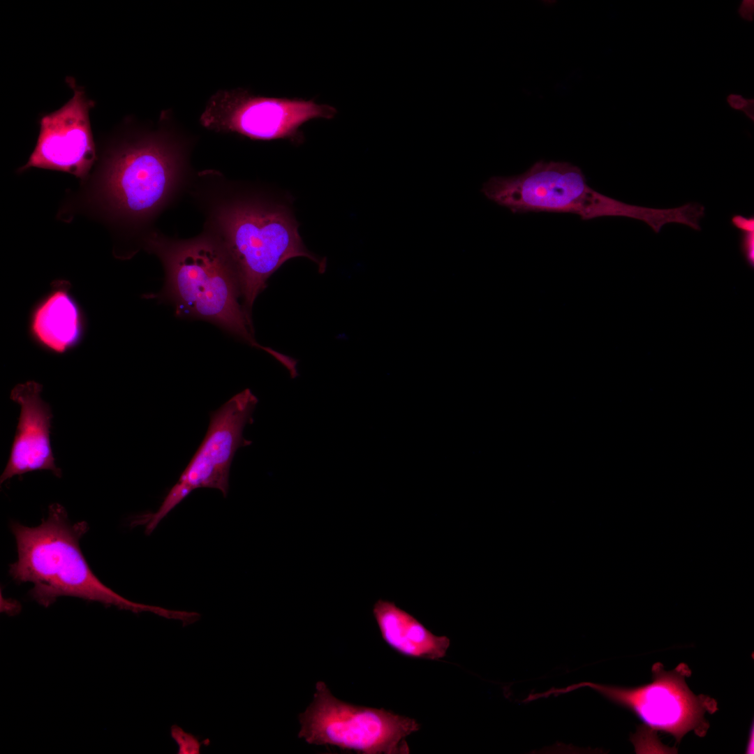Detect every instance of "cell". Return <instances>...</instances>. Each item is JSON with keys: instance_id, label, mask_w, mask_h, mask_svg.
<instances>
[{"instance_id": "cell-1", "label": "cell", "mask_w": 754, "mask_h": 754, "mask_svg": "<svg viewBox=\"0 0 754 754\" xmlns=\"http://www.w3.org/2000/svg\"><path fill=\"white\" fill-rule=\"evenodd\" d=\"M17 560L9 574L18 583L31 582L29 595L47 607L61 596H73L134 613L149 612L170 619H178L180 612L131 601L103 584L90 569L80 548V540L87 532L84 521L71 524L65 508L59 503L49 506L41 524L29 527L12 522Z\"/></svg>"}, {"instance_id": "cell-2", "label": "cell", "mask_w": 754, "mask_h": 754, "mask_svg": "<svg viewBox=\"0 0 754 754\" xmlns=\"http://www.w3.org/2000/svg\"><path fill=\"white\" fill-rule=\"evenodd\" d=\"M145 249L161 260L165 279L160 293L149 294L171 303L178 316L210 322L252 346L251 320L239 302L241 296L234 267L217 239L206 237L170 241L151 236Z\"/></svg>"}, {"instance_id": "cell-3", "label": "cell", "mask_w": 754, "mask_h": 754, "mask_svg": "<svg viewBox=\"0 0 754 754\" xmlns=\"http://www.w3.org/2000/svg\"><path fill=\"white\" fill-rule=\"evenodd\" d=\"M218 225V240L234 267L250 320L253 304L267 279L288 260L305 257L320 271L325 268V262L304 246L296 221L283 206L237 202L220 212Z\"/></svg>"}, {"instance_id": "cell-4", "label": "cell", "mask_w": 754, "mask_h": 754, "mask_svg": "<svg viewBox=\"0 0 754 754\" xmlns=\"http://www.w3.org/2000/svg\"><path fill=\"white\" fill-rule=\"evenodd\" d=\"M179 159L177 146L159 133L125 141L97 170L90 200L109 220L147 217L169 194Z\"/></svg>"}, {"instance_id": "cell-5", "label": "cell", "mask_w": 754, "mask_h": 754, "mask_svg": "<svg viewBox=\"0 0 754 754\" xmlns=\"http://www.w3.org/2000/svg\"><path fill=\"white\" fill-rule=\"evenodd\" d=\"M298 719V737L307 744L364 754L409 753L406 738L420 730L413 718L339 700L323 681L316 683L313 700Z\"/></svg>"}, {"instance_id": "cell-6", "label": "cell", "mask_w": 754, "mask_h": 754, "mask_svg": "<svg viewBox=\"0 0 754 754\" xmlns=\"http://www.w3.org/2000/svg\"><path fill=\"white\" fill-rule=\"evenodd\" d=\"M481 191L513 213H571L583 220L612 216L614 202L589 186L579 167L552 161H537L518 175L491 177Z\"/></svg>"}, {"instance_id": "cell-7", "label": "cell", "mask_w": 754, "mask_h": 754, "mask_svg": "<svg viewBox=\"0 0 754 754\" xmlns=\"http://www.w3.org/2000/svg\"><path fill=\"white\" fill-rule=\"evenodd\" d=\"M258 402L249 389L237 393L210 414L207 433L177 483L158 510L143 515L146 529L152 532L160 522L192 491L214 488L228 494L229 472L236 451L251 444L243 436Z\"/></svg>"}, {"instance_id": "cell-8", "label": "cell", "mask_w": 754, "mask_h": 754, "mask_svg": "<svg viewBox=\"0 0 754 754\" xmlns=\"http://www.w3.org/2000/svg\"><path fill=\"white\" fill-rule=\"evenodd\" d=\"M337 110L313 100L267 97L246 89L221 90L207 103L200 121L216 132L235 133L252 140L286 139L301 143L300 127L314 119H331Z\"/></svg>"}, {"instance_id": "cell-9", "label": "cell", "mask_w": 754, "mask_h": 754, "mask_svg": "<svg viewBox=\"0 0 754 754\" xmlns=\"http://www.w3.org/2000/svg\"><path fill=\"white\" fill-rule=\"evenodd\" d=\"M582 687L598 692L609 700L633 712L651 729L672 735L679 742L691 730L706 727L707 702L688 688L684 673L665 671L656 664L652 682L635 688L581 682L540 693L541 697L569 693Z\"/></svg>"}, {"instance_id": "cell-10", "label": "cell", "mask_w": 754, "mask_h": 754, "mask_svg": "<svg viewBox=\"0 0 754 754\" xmlns=\"http://www.w3.org/2000/svg\"><path fill=\"white\" fill-rule=\"evenodd\" d=\"M67 82L73 91L72 98L41 118L36 147L20 172L38 168L85 179L91 171L96 158L89 120L94 103L73 80Z\"/></svg>"}, {"instance_id": "cell-11", "label": "cell", "mask_w": 754, "mask_h": 754, "mask_svg": "<svg viewBox=\"0 0 754 754\" xmlns=\"http://www.w3.org/2000/svg\"><path fill=\"white\" fill-rule=\"evenodd\" d=\"M43 386L34 380L15 385L10 398L20 406L16 432L1 483L34 471H50L60 478L50 444L52 413L41 397Z\"/></svg>"}, {"instance_id": "cell-12", "label": "cell", "mask_w": 754, "mask_h": 754, "mask_svg": "<svg viewBox=\"0 0 754 754\" xmlns=\"http://www.w3.org/2000/svg\"><path fill=\"white\" fill-rule=\"evenodd\" d=\"M88 330V320L66 280L53 281L31 306L27 332L32 343L47 353L64 355L79 347Z\"/></svg>"}, {"instance_id": "cell-13", "label": "cell", "mask_w": 754, "mask_h": 754, "mask_svg": "<svg viewBox=\"0 0 754 754\" xmlns=\"http://www.w3.org/2000/svg\"><path fill=\"white\" fill-rule=\"evenodd\" d=\"M373 614L383 640L399 653L429 660L445 656L450 644L449 638L434 635L394 602L377 600Z\"/></svg>"}, {"instance_id": "cell-14", "label": "cell", "mask_w": 754, "mask_h": 754, "mask_svg": "<svg viewBox=\"0 0 754 754\" xmlns=\"http://www.w3.org/2000/svg\"><path fill=\"white\" fill-rule=\"evenodd\" d=\"M170 734L179 746L178 753L198 754L200 753L201 744L203 742H200L193 734L186 732L177 725L171 727Z\"/></svg>"}, {"instance_id": "cell-15", "label": "cell", "mask_w": 754, "mask_h": 754, "mask_svg": "<svg viewBox=\"0 0 754 754\" xmlns=\"http://www.w3.org/2000/svg\"><path fill=\"white\" fill-rule=\"evenodd\" d=\"M754 231L742 232V249L750 264L753 265Z\"/></svg>"}, {"instance_id": "cell-16", "label": "cell", "mask_w": 754, "mask_h": 754, "mask_svg": "<svg viewBox=\"0 0 754 754\" xmlns=\"http://www.w3.org/2000/svg\"><path fill=\"white\" fill-rule=\"evenodd\" d=\"M726 101L732 109L744 112L748 104L749 98L739 94L732 93L727 96Z\"/></svg>"}, {"instance_id": "cell-17", "label": "cell", "mask_w": 754, "mask_h": 754, "mask_svg": "<svg viewBox=\"0 0 754 754\" xmlns=\"http://www.w3.org/2000/svg\"><path fill=\"white\" fill-rule=\"evenodd\" d=\"M738 14L746 21L751 22L754 18V1L743 0L738 8Z\"/></svg>"}, {"instance_id": "cell-18", "label": "cell", "mask_w": 754, "mask_h": 754, "mask_svg": "<svg viewBox=\"0 0 754 754\" xmlns=\"http://www.w3.org/2000/svg\"><path fill=\"white\" fill-rule=\"evenodd\" d=\"M732 223L734 226L744 231H754L753 217H745L741 215H734L732 218Z\"/></svg>"}, {"instance_id": "cell-19", "label": "cell", "mask_w": 754, "mask_h": 754, "mask_svg": "<svg viewBox=\"0 0 754 754\" xmlns=\"http://www.w3.org/2000/svg\"><path fill=\"white\" fill-rule=\"evenodd\" d=\"M743 112L746 115V117L748 118H749L752 121L754 120V100L753 99L749 98L748 104L747 107L746 108V109L744 110V111Z\"/></svg>"}]
</instances>
